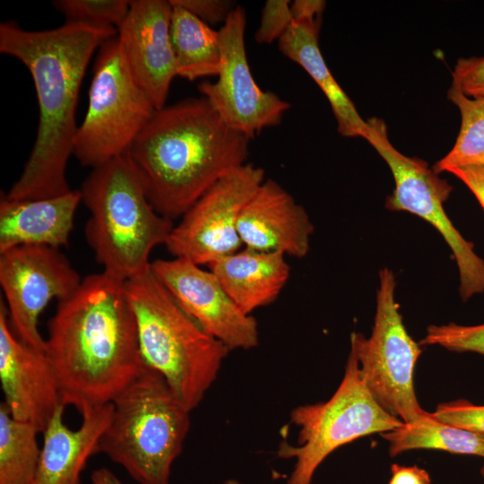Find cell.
<instances>
[{"instance_id": "obj_1", "label": "cell", "mask_w": 484, "mask_h": 484, "mask_svg": "<svg viewBox=\"0 0 484 484\" xmlns=\"http://www.w3.org/2000/svg\"><path fill=\"white\" fill-rule=\"evenodd\" d=\"M116 29L65 22L51 30H29L14 22L0 25V52L29 70L39 104V125L30 155L6 194L13 200L42 199L68 193L69 158L73 154L76 108L92 55Z\"/></svg>"}, {"instance_id": "obj_2", "label": "cell", "mask_w": 484, "mask_h": 484, "mask_svg": "<svg viewBox=\"0 0 484 484\" xmlns=\"http://www.w3.org/2000/svg\"><path fill=\"white\" fill-rule=\"evenodd\" d=\"M48 330L45 356L62 402L81 414L111 402L143 364L125 282L104 272L58 301Z\"/></svg>"}, {"instance_id": "obj_3", "label": "cell", "mask_w": 484, "mask_h": 484, "mask_svg": "<svg viewBox=\"0 0 484 484\" xmlns=\"http://www.w3.org/2000/svg\"><path fill=\"white\" fill-rule=\"evenodd\" d=\"M249 142L203 97L187 98L156 109L128 155L154 209L173 221L225 174L246 163Z\"/></svg>"}, {"instance_id": "obj_4", "label": "cell", "mask_w": 484, "mask_h": 484, "mask_svg": "<svg viewBox=\"0 0 484 484\" xmlns=\"http://www.w3.org/2000/svg\"><path fill=\"white\" fill-rule=\"evenodd\" d=\"M80 192L91 213L86 240L103 272L124 282L146 272L174 224L149 201L128 152L92 169Z\"/></svg>"}, {"instance_id": "obj_5", "label": "cell", "mask_w": 484, "mask_h": 484, "mask_svg": "<svg viewBox=\"0 0 484 484\" xmlns=\"http://www.w3.org/2000/svg\"><path fill=\"white\" fill-rule=\"evenodd\" d=\"M143 361L189 411L216 380L230 351L178 305L150 268L125 281Z\"/></svg>"}, {"instance_id": "obj_6", "label": "cell", "mask_w": 484, "mask_h": 484, "mask_svg": "<svg viewBox=\"0 0 484 484\" xmlns=\"http://www.w3.org/2000/svg\"><path fill=\"white\" fill-rule=\"evenodd\" d=\"M111 403L99 453L139 484H170L171 467L189 430L190 411L163 376L144 361Z\"/></svg>"}, {"instance_id": "obj_7", "label": "cell", "mask_w": 484, "mask_h": 484, "mask_svg": "<svg viewBox=\"0 0 484 484\" xmlns=\"http://www.w3.org/2000/svg\"><path fill=\"white\" fill-rule=\"evenodd\" d=\"M290 422L299 428L297 445L282 442L277 452L280 458L295 459L286 484H311L320 464L340 446L403 424L376 401L351 352L333 396L324 402L295 408Z\"/></svg>"}, {"instance_id": "obj_8", "label": "cell", "mask_w": 484, "mask_h": 484, "mask_svg": "<svg viewBox=\"0 0 484 484\" xmlns=\"http://www.w3.org/2000/svg\"><path fill=\"white\" fill-rule=\"evenodd\" d=\"M155 110L133 76L117 36L108 39L98 49L73 155L94 169L127 153Z\"/></svg>"}, {"instance_id": "obj_9", "label": "cell", "mask_w": 484, "mask_h": 484, "mask_svg": "<svg viewBox=\"0 0 484 484\" xmlns=\"http://www.w3.org/2000/svg\"><path fill=\"white\" fill-rule=\"evenodd\" d=\"M393 272H379L376 307L371 335H350V351L376 401L403 423L423 417L414 390V370L421 350L408 333L395 300Z\"/></svg>"}, {"instance_id": "obj_10", "label": "cell", "mask_w": 484, "mask_h": 484, "mask_svg": "<svg viewBox=\"0 0 484 484\" xmlns=\"http://www.w3.org/2000/svg\"><path fill=\"white\" fill-rule=\"evenodd\" d=\"M367 140L388 165L394 188L385 199L390 211L407 212L431 224L453 252L459 272V293L463 301L484 293V260L452 223L444 209L453 186L428 163L400 152L390 142L387 126L381 118L367 120Z\"/></svg>"}, {"instance_id": "obj_11", "label": "cell", "mask_w": 484, "mask_h": 484, "mask_svg": "<svg viewBox=\"0 0 484 484\" xmlns=\"http://www.w3.org/2000/svg\"><path fill=\"white\" fill-rule=\"evenodd\" d=\"M264 180V169L253 163L229 171L173 227L167 250L200 266L239 250L240 214Z\"/></svg>"}, {"instance_id": "obj_12", "label": "cell", "mask_w": 484, "mask_h": 484, "mask_svg": "<svg viewBox=\"0 0 484 484\" xmlns=\"http://www.w3.org/2000/svg\"><path fill=\"white\" fill-rule=\"evenodd\" d=\"M246 11L238 4L219 30L218 80L197 88L229 128L251 140L262 130L279 125L290 104L255 81L246 52Z\"/></svg>"}, {"instance_id": "obj_13", "label": "cell", "mask_w": 484, "mask_h": 484, "mask_svg": "<svg viewBox=\"0 0 484 484\" xmlns=\"http://www.w3.org/2000/svg\"><path fill=\"white\" fill-rule=\"evenodd\" d=\"M82 281L57 248L22 246L0 253V285L16 337L45 353L46 341L38 328L40 314L52 298L59 301L73 294Z\"/></svg>"}, {"instance_id": "obj_14", "label": "cell", "mask_w": 484, "mask_h": 484, "mask_svg": "<svg viewBox=\"0 0 484 484\" xmlns=\"http://www.w3.org/2000/svg\"><path fill=\"white\" fill-rule=\"evenodd\" d=\"M151 270L186 313L229 350L258 345L256 320L237 306L210 270L182 257L157 259Z\"/></svg>"}, {"instance_id": "obj_15", "label": "cell", "mask_w": 484, "mask_h": 484, "mask_svg": "<svg viewBox=\"0 0 484 484\" xmlns=\"http://www.w3.org/2000/svg\"><path fill=\"white\" fill-rule=\"evenodd\" d=\"M171 13L169 0H133L117 28L133 76L156 109L166 106L171 82L177 76Z\"/></svg>"}, {"instance_id": "obj_16", "label": "cell", "mask_w": 484, "mask_h": 484, "mask_svg": "<svg viewBox=\"0 0 484 484\" xmlns=\"http://www.w3.org/2000/svg\"><path fill=\"white\" fill-rule=\"evenodd\" d=\"M0 381L4 402L17 420L44 432L63 403L58 383L45 353L22 343L13 332L0 301Z\"/></svg>"}, {"instance_id": "obj_17", "label": "cell", "mask_w": 484, "mask_h": 484, "mask_svg": "<svg viewBox=\"0 0 484 484\" xmlns=\"http://www.w3.org/2000/svg\"><path fill=\"white\" fill-rule=\"evenodd\" d=\"M314 229L305 208L272 179L263 182L238 222L243 246L296 258L308 254Z\"/></svg>"}, {"instance_id": "obj_18", "label": "cell", "mask_w": 484, "mask_h": 484, "mask_svg": "<svg viewBox=\"0 0 484 484\" xmlns=\"http://www.w3.org/2000/svg\"><path fill=\"white\" fill-rule=\"evenodd\" d=\"M62 403L44 430L41 454L30 484H81L89 459L99 451L100 436L108 426L112 403L82 413L80 427L72 429L64 421Z\"/></svg>"}, {"instance_id": "obj_19", "label": "cell", "mask_w": 484, "mask_h": 484, "mask_svg": "<svg viewBox=\"0 0 484 484\" xmlns=\"http://www.w3.org/2000/svg\"><path fill=\"white\" fill-rule=\"evenodd\" d=\"M80 190L62 195L0 200V253L22 246H44L59 249L69 243L79 203Z\"/></svg>"}, {"instance_id": "obj_20", "label": "cell", "mask_w": 484, "mask_h": 484, "mask_svg": "<svg viewBox=\"0 0 484 484\" xmlns=\"http://www.w3.org/2000/svg\"><path fill=\"white\" fill-rule=\"evenodd\" d=\"M208 267L246 315L275 301L290 274L283 254L262 252L245 246L219 258Z\"/></svg>"}, {"instance_id": "obj_21", "label": "cell", "mask_w": 484, "mask_h": 484, "mask_svg": "<svg viewBox=\"0 0 484 484\" xmlns=\"http://www.w3.org/2000/svg\"><path fill=\"white\" fill-rule=\"evenodd\" d=\"M322 17L293 21L278 40L283 56L299 65L319 86L334 115L338 132L345 137L366 139L367 123L331 73L319 48Z\"/></svg>"}, {"instance_id": "obj_22", "label": "cell", "mask_w": 484, "mask_h": 484, "mask_svg": "<svg viewBox=\"0 0 484 484\" xmlns=\"http://www.w3.org/2000/svg\"><path fill=\"white\" fill-rule=\"evenodd\" d=\"M170 38L177 76L190 82L218 76L220 69L219 30L184 8L172 5Z\"/></svg>"}, {"instance_id": "obj_23", "label": "cell", "mask_w": 484, "mask_h": 484, "mask_svg": "<svg viewBox=\"0 0 484 484\" xmlns=\"http://www.w3.org/2000/svg\"><path fill=\"white\" fill-rule=\"evenodd\" d=\"M389 442V454L417 449H436L484 457V436L434 419L430 412L411 423L382 433Z\"/></svg>"}, {"instance_id": "obj_24", "label": "cell", "mask_w": 484, "mask_h": 484, "mask_svg": "<svg viewBox=\"0 0 484 484\" xmlns=\"http://www.w3.org/2000/svg\"><path fill=\"white\" fill-rule=\"evenodd\" d=\"M38 429L0 403V484H30L40 457Z\"/></svg>"}, {"instance_id": "obj_25", "label": "cell", "mask_w": 484, "mask_h": 484, "mask_svg": "<svg viewBox=\"0 0 484 484\" xmlns=\"http://www.w3.org/2000/svg\"><path fill=\"white\" fill-rule=\"evenodd\" d=\"M447 99L461 115V126L450 151L432 167L439 174L465 167H484V98H470L451 85Z\"/></svg>"}, {"instance_id": "obj_26", "label": "cell", "mask_w": 484, "mask_h": 484, "mask_svg": "<svg viewBox=\"0 0 484 484\" xmlns=\"http://www.w3.org/2000/svg\"><path fill=\"white\" fill-rule=\"evenodd\" d=\"M54 8L65 22L96 29H116L125 18L130 1L126 0H55Z\"/></svg>"}, {"instance_id": "obj_27", "label": "cell", "mask_w": 484, "mask_h": 484, "mask_svg": "<svg viewBox=\"0 0 484 484\" xmlns=\"http://www.w3.org/2000/svg\"><path fill=\"white\" fill-rule=\"evenodd\" d=\"M419 343L438 345L451 351H470L484 355V324L461 325L449 323L443 325H430Z\"/></svg>"}, {"instance_id": "obj_28", "label": "cell", "mask_w": 484, "mask_h": 484, "mask_svg": "<svg viewBox=\"0 0 484 484\" xmlns=\"http://www.w3.org/2000/svg\"><path fill=\"white\" fill-rule=\"evenodd\" d=\"M430 413L441 422L484 436V405H476L468 400L460 399L443 402Z\"/></svg>"}, {"instance_id": "obj_29", "label": "cell", "mask_w": 484, "mask_h": 484, "mask_svg": "<svg viewBox=\"0 0 484 484\" xmlns=\"http://www.w3.org/2000/svg\"><path fill=\"white\" fill-rule=\"evenodd\" d=\"M289 0H267L262 9L261 20L255 34L258 44L279 40L293 22Z\"/></svg>"}, {"instance_id": "obj_30", "label": "cell", "mask_w": 484, "mask_h": 484, "mask_svg": "<svg viewBox=\"0 0 484 484\" xmlns=\"http://www.w3.org/2000/svg\"><path fill=\"white\" fill-rule=\"evenodd\" d=\"M451 85L470 98H484V56L459 58Z\"/></svg>"}, {"instance_id": "obj_31", "label": "cell", "mask_w": 484, "mask_h": 484, "mask_svg": "<svg viewBox=\"0 0 484 484\" xmlns=\"http://www.w3.org/2000/svg\"><path fill=\"white\" fill-rule=\"evenodd\" d=\"M172 5H177L210 24L224 23L238 5L229 0H169Z\"/></svg>"}, {"instance_id": "obj_32", "label": "cell", "mask_w": 484, "mask_h": 484, "mask_svg": "<svg viewBox=\"0 0 484 484\" xmlns=\"http://www.w3.org/2000/svg\"><path fill=\"white\" fill-rule=\"evenodd\" d=\"M449 173L460 179L474 194L484 210V167H465Z\"/></svg>"}, {"instance_id": "obj_33", "label": "cell", "mask_w": 484, "mask_h": 484, "mask_svg": "<svg viewBox=\"0 0 484 484\" xmlns=\"http://www.w3.org/2000/svg\"><path fill=\"white\" fill-rule=\"evenodd\" d=\"M388 484H431L428 472L418 466L393 464Z\"/></svg>"}, {"instance_id": "obj_34", "label": "cell", "mask_w": 484, "mask_h": 484, "mask_svg": "<svg viewBox=\"0 0 484 484\" xmlns=\"http://www.w3.org/2000/svg\"><path fill=\"white\" fill-rule=\"evenodd\" d=\"M325 4L323 0H295L290 4L293 21L299 22L322 17Z\"/></svg>"}, {"instance_id": "obj_35", "label": "cell", "mask_w": 484, "mask_h": 484, "mask_svg": "<svg viewBox=\"0 0 484 484\" xmlns=\"http://www.w3.org/2000/svg\"><path fill=\"white\" fill-rule=\"evenodd\" d=\"M91 484H124V482L111 470L101 467L92 471Z\"/></svg>"}, {"instance_id": "obj_36", "label": "cell", "mask_w": 484, "mask_h": 484, "mask_svg": "<svg viewBox=\"0 0 484 484\" xmlns=\"http://www.w3.org/2000/svg\"><path fill=\"white\" fill-rule=\"evenodd\" d=\"M225 484H242V483H240L239 481L236 480H228L225 481Z\"/></svg>"}, {"instance_id": "obj_37", "label": "cell", "mask_w": 484, "mask_h": 484, "mask_svg": "<svg viewBox=\"0 0 484 484\" xmlns=\"http://www.w3.org/2000/svg\"><path fill=\"white\" fill-rule=\"evenodd\" d=\"M480 474H481V476L483 478V480H484V465L480 469Z\"/></svg>"}]
</instances>
